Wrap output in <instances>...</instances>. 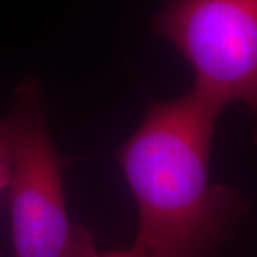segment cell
I'll return each instance as SVG.
<instances>
[{
	"label": "cell",
	"mask_w": 257,
	"mask_h": 257,
	"mask_svg": "<svg viewBox=\"0 0 257 257\" xmlns=\"http://www.w3.org/2000/svg\"><path fill=\"white\" fill-rule=\"evenodd\" d=\"M223 109L194 89L175 100L153 101L117 149L139 211L132 248L142 256L209 257L246 209L239 190L209 179Z\"/></svg>",
	"instance_id": "cell-1"
},
{
	"label": "cell",
	"mask_w": 257,
	"mask_h": 257,
	"mask_svg": "<svg viewBox=\"0 0 257 257\" xmlns=\"http://www.w3.org/2000/svg\"><path fill=\"white\" fill-rule=\"evenodd\" d=\"M5 123L13 146L8 187L15 257H99L92 233L70 220L63 163L49 133L40 84L26 79Z\"/></svg>",
	"instance_id": "cell-2"
},
{
	"label": "cell",
	"mask_w": 257,
	"mask_h": 257,
	"mask_svg": "<svg viewBox=\"0 0 257 257\" xmlns=\"http://www.w3.org/2000/svg\"><path fill=\"white\" fill-rule=\"evenodd\" d=\"M153 29L192 66L194 90L257 116V0H166Z\"/></svg>",
	"instance_id": "cell-3"
},
{
	"label": "cell",
	"mask_w": 257,
	"mask_h": 257,
	"mask_svg": "<svg viewBox=\"0 0 257 257\" xmlns=\"http://www.w3.org/2000/svg\"><path fill=\"white\" fill-rule=\"evenodd\" d=\"M13 167V146L5 119L0 120V196L8 190Z\"/></svg>",
	"instance_id": "cell-4"
},
{
	"label": "cell",
	"mask_w": 257,
	"mask_h": 257,
	"mask_svg": "<svg viewBox=\"0 0 257 257\" xmlns=\"http://www.w3.org/2000/svg\"><path fill=\"white\" fill-rule=\"evenodd\" d=\"M99 257H145L140 253H138L135 248L130 250H114V251H109V253H101Z\"/></svg>",
	"instance_id": "cell-5"
}]
</instances>
